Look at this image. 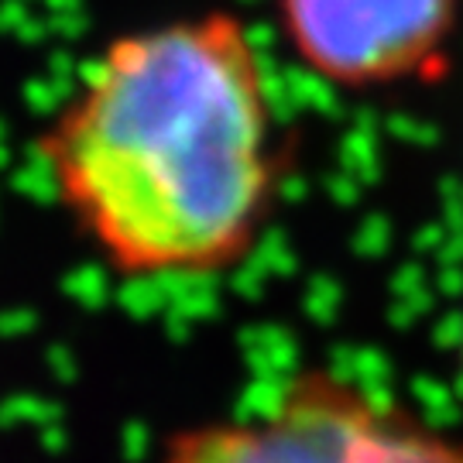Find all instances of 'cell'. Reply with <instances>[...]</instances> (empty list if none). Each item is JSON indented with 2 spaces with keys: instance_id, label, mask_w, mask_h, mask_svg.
<instances>
[{
  "instance_id": "2",
  "label": "cell",
  "mask_w": 463,
  "mask_h": 463,
  "mask_svg": "<svg viewBox=\"0 0 463 463\" xmlns=\"http://www.w3.org/2000/svg\"><path fill=\"white\" fill-rule=\"evenodd\" d=\"M158 463H463V436L313 364L261 412L175 430Z\"/></svg>"
},
{
  "instance_id": "4",
  "label": "cell",
  "mask_w": 463,
  "mask_h": 463,
  "mask_svg": "<svg viewBox=\"0 0 463 463\" xmlns=\"http://www.w3.org/2000/svg\"><path fill=\"white\" fill-rule=\"evenodd\" d=\"M460 374H463V336H460Z\"/></svg>"
},
{
  "instance_id": "3",
  "label": "cell",
  "mask_w": 463,
  "mask_h": 463,
  "mask_svg": "<svg viewBox=\"0 0 463 463\" xmlns=\"http://www.w3.org/2000/svg\"><path fill=\"white\" fill-rule=\"evenodd\" d=\"M298 66L347 90L443 80L463 0H275Z\"/></svg>"
},
{
  "instance_id": "1",
  "label": "cell",
  "mask_w": 463,
  "mask_h": 463,
  "mask_svg": "<svg viewBox=\"0 0 463 463\" xmlns=\"http://www.w3.org/2000/svg\"><path fill=\"white\" fill-rule=\"evenodd\" d=\"M34 151L69 223L128 281L244 265L288 172L265 55L220 7L110 38Z\"/></svg>"
}]
</instances>
